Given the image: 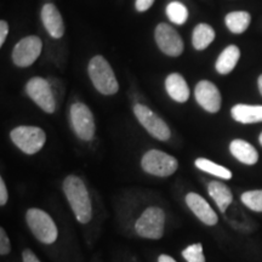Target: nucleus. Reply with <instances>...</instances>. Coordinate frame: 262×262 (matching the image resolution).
Instances as JSON below:
<instances>
[{"label":"nucleus","instance_id":"obj_1","mask_svg":"<svg viewBox=\"0 0 262 262\" xmlns=\"http://www.w3.org/2000/svg\"><path fill=\"white\" fill-rule=\"evenodd\" d=\"M63 192L70 203L75 219L80 224H88L93 219V204L83 180L75 175H70L64 179L62 185Z\"/></svg>","mask_w":262,"mask_h":262},{"label":"nucleus","instance_id":"obj_2","mask_svg":"<svg viewBox=\"0 0 262 262\" xmlns=\"http://www.w3.org/2000/svg\"><path fill=\"white\" fill-rule=\"evenodd\" d=\"M89 75L98 93L114 95L119 89L117 78L110 63L102 56H95L89 63Z\"/></svg>","mask_w":262,"mask_h":262},{"label":"nucleus","instance_id":"obj_3","mask_svg":"<svg viewBox=\"0 0 262 262\" xmlns=\"http://www.w3.org/2000/svg\"><path fill=\"white\" fill-rule=\"evenodd\" d=\"M26 221L32 233L39 242L44 244H52L56 242L58 231L51 216L40 209H29L26 214Z\"/></svg>","mask_w":262,"mask_h":262},{"label":"nucleus","instance_id":"obj_4","mask_svg":"<svg viewBox=\"0 0 262 262\" xmlns=\"http://www.w3.org/2000/svg\"><path fill=\"white\" fill-rule=\"evenodd\" d=\"M165 212L158 206H149L141 214L135 224L136 233L142 238L160 239L164 235Z\"/></svg>","mask_w":262,"mask_h":262},{"label":"nucleus","instance_id":"obj_5","mask_svg":"<svg viewBox=\"0 0 262 262\" xmlns=\"http://www.w3.org/2000/svg\"><path fill=\"white\" fill-rule=\"evenodd\" d=\"M12 142L26 155H35L45 145L47 135L38 126H17L10 134Z\"/></svg>","mask_w":262,"mask_h":262},{"label":"nucleus","instance_id":"obj_6","mask_svg":"<svg viewBox=\"0 0 262 262\" xmlns=\"http://www.w3.org/2000/svg\"><path fill=\"white\" fill-rule=\"evenodd\" d=\"M141 166L147 173L159 176V178H168L172 175L179 168L178 159L173 158L168 153L158 149H150L142 157Z\"/></svg>","mask_w":262,"mask_h":262},{"label":"nucleus","instance_id":"obj_7","mask_svg":"<svg viewBox=\"0 0 262 262\" xmlns=\"http://www.w3.org/2000/svg\"><path fill=\"white\" fill-rule=\"evenodd\" d=\"M71 123L75 135L84 141H90L95 136V120L86 104L77 102L71 107Z\"/></svg>","mask_w":262,"mask_h":262},{"label":"nucleus","instance_id":"obj_8","mask_svg":"<svg viewBox=\"0 0 262 262\" xmlns=\"http://www.w3.org/2000/svg\"><path fill=\"white\" fill-rule=\"evenodd\" d=\"M134 113H135L141 125L145 127L150 135L156 137L157 140L166 141L170 139L171 133H170L168 124L164 122L162 118L157 116L152 110H149L148 107L140 103L136 104L134 107Z\"/></svg>","mask_w":262,"mask_h":262},{"label":"nucleus","instance_id":"obj_9","mask_svg":"<svg viewBox=\"0 0 262 262\" xmlns=\"http://www.w3.org/2000/svg\"><path fill=\"white\" fill-rule=\"evenodd\" d=\"M26 91L28 96L41 108L44 112L54 113L56 110L55 96L49 81L44 78H32L26 85Z\"/></svg>","mask_w":262,"mask_h":262},{"label":"nucleus","instance_id":"obj_10","mask_svg":"<svg viewBox=\"0 0 262 262\" xmlns=\"http://www.w3.org/2000/svg\"><path fill=\"white\" fill-rule=\"evenodd\" d=\"M42 49L41 39L35 35H29L21 39L15 45L12 51V61L18 67H29L34 63Z\"/></svg>","mask_w":262,"mask_h":262},{"label":"nucleus","instance_id":"obj_11","mask_svg":"<svg viewBox=\"0 0 262 262\" xmlns=\"http://www.w3.org/2000/svg\"><path fill=\"white\" fill-rule=\"evenodd\" d=\"M156 41L164 54L178 57L183 52V41L180 34L166 24H159L156 28Z\"/></svg>","mask_w":262,"mask_h":262},{"label":"nucleus","instance_id":"obj_12","mask_svg":"<svg viewBox=\"0 0 262 262\" xmlns=\"http://www.w3.org/2000/svg\"><path fill=\"white\" fill-rule=\"evenodd\" d=\"M195 100L209 113H217L221 108V94L217 86L209 80H202L195 86Z\"/></svg>","mask_w":262,"mask_h":262},{"label":"nucleus","instance_id":"obj_13","mask_svg":"<svg viewBox=\"0 0 262 262\" xmlns=\"http://www.w3.org/2000/svg\"><path fill=\"white\" fill-rule=\"evenodd\" d=\"M186 204L191 209L193 214L201 220L203 224L208 226H215L217 224L219 217L216 212L212 210V208L209 205V203L203 198L202 195L196 193H188L186 195Z\"/></svg>","mask_w":262,"mask_h":262},{"label":"nucleus","instance_id":"obj_14","mask_svg":"<svg viewBox=\"0 0 262 262\" xmlns=\"http://www.w3.org/2000/svg\"><path fill=\"white\" fill-rule=\"evenodd\" d=\"M41 21L52 38L60 39L64 34L63 19L54 4H45L41 9Z\"/></svg>","mask_w":262,"mask_h":262},{"label":"nucleus","instance_id":"obj_15","mask_svg":"<svg viewBox=\"0 0 262 262\" xmlns=\"http://www.w3.org/2000/svg\"><path fill=\"white\" fill-rule=\"evenodd\" d=\"M229 150L235 159L245 165H254L258 160V153L255 147L244 140H233L229 145Z\"/></svg>","mask_w":262,"mask_h":262},{"label":"nucleus","instance_id":"obj_16","mask_svg":"<svg viewBox=\"0 0 262 262\" xmlns=\"http://www.w3.org/2000/svg\"><path fill=\"white\" fill-rule=\"evenodd\" d=\"M165 89L169 96L176 102L183 103L189 98V88L183 77L179 73H172L168 75L165 80Z\"/></svg>","mask_w":262,"mask_h":262},{"label":"nucleus","instance_id":"obj_17","mask_svg":"<svg viewBox=\"0 0 262 262\" xmlns=\"http://www.w3.org/2000/svg\"><path fill=\"white\" fill-rule=\"evenodd\" d=\"M232 118L242 124H254L262 122V106L251 104H235L231 110Z\"/></svg>","mask_w":262,"mask_h":262},{"label":"nucleus","instance_id":"obj_18","mask_svg":"<svg viewBox=\"0 0 262 262\" xmlns=\"http://www.w3.org/2000/svg\"><path fill=\"white\" fill-rule=\"evenodd\" d=\"M208 193L214 199V202L219 206L221 212H225L227 210V208L231 205L232 201H233L232 191L229 189L228 186H226L222 182L211 181L208 185Z\"/></svg>","mask_w":262,"mask_h":262},{"label":"nucleus","instance_id":"obj_19","mask_svg":"<svg viewBox=\"0 0 262 262\" xmlns=\"http://www.w3.org/2000/svg\"><path fill=\"white\" fill-rule=\"evenodd\" d=\"M239 57H241V50L235 45H229L221 52L220 56L216 61V71L222 75L231 73L237 66Z\"/></svg>","mask_w":262,"mask_h":262},{"label":"nucleus","instance_id":"obj_20","mask_svg":"<svg viewBox=\"0 0 262 262\" xmlns=\"http://www.w3.org/2000/svg\"><path fill=\"white\" fill-rule=\"evenodd\" d=\"M215 39V31L211 26L201 24L198 25L193 31L192 42L193 47L196 50H204L214 41Z\"/></svg>","mask_w":262,"mask_h":262},{"label":"nucleus","instance_id":"obj_21","mask_svg":"<svg viewBox=\"0 0 262 262\" xmlns=\"http://www.w3.org/2000/svg\"><path fill=\"white\" fill-rule=\"evenodd\" d=\"M251 16L247 11H233L226 16V26L232 33L241 34L250 26Z\"/></svg>","mask_w":262,"mask_h":262},{"label":"nucleus","instance_id":"obj_22","mask_svg":"<svg viewBox=\"0 0 262 262\" xmlns=\"http://www.w3.org/2000/svg\"><path fill=\"white\" fill-rule=\"evenodd\" d=\"M195 166L202 171L210 173L212 176H217V178L224 179V180H231L232 179V172L229 171L225 166L219 165L211 160L205 159V158H198L195 160Z\"/></svg>","mask_w":262,"mask_h":262},{"label":"nucleus","instance_id":"obj_23","mask_svg":"<svg viewBox=\"0 0 262 262\" xmlns=\"http://www.w3.org/2000/svg\"><path fill=\"white\" fill-rule=\"evenodd\" d=\"M166 15L176 25H183L188 18V10L182 3L172 2L166 8Z\"/></svg>","mask_w":262,"mask_h":262},{"label":"nucleus","instance_id":"obj_24","mask_svg":"<svg viewBox=\"0 0 262 262\" xmlns=\"http://www.w3.org/2000/svg\"><path fill=\"white\" fill-rule=\"evenodd\" d=\"M241 199L243 204L253 211L262 212V189L244 192Z\"/></svg>","mask_w":262,"mask_h":262},{"label":"nucleus","instance_id":"obj_25","mask_svg":"<svg viewBox=\"0 0 262 262\" xmlns=\"http://www.w3.org/2000/svg\"><path fill=\"white\" fill-rule=\"evenodd\" d=\"M182 256L187 262H205V256L203 254V245L195 243L189 245L182 251Z\"/></svg>","mask_w":262,"mask_h":262},{"label":"nucleus","instance_id":"obj_26","mask_svg":"<svg viewBox=\"0 0 262 262\" xmlns=\"http://www.w3.org/2000/svg\"><path fill=\"white\" fill-rule=\"evenodd\" d=\"M11 251V243L4 228H0V254L8 255Z\"/></svg>","mask_w":262,"mask_h":262},{"label":"nucleus","instance_id":"obj_27","mask_svg":"<svg viewBox=\"0 0 262 262\" xmlns=\"http://www.w3.org/2000/svg\"><path fill=\"white\" fill-rule=\"evenodd\" d=\"M8 198H9V194H8V189H6L5 182L4 180L0 179V205L4 206L6 203H8Z\"/></svg>","mask_w":262,"mask_h":262},{"label":"nucleus","instance_id":"obj_28","mask_svg":"<svg viewBox=\"0 0 262 262\" xmlns=\"http://www.w3.org/2000/svg\"><path fill=\"white\" fill-rule=\"evenodd\" d=\"M153 3H155V0H136V10L140 12L147 11L153 5Z\"/></svg>","mask_w":262,"mask_h":262},{"label":"nucleus","instance_id":"obj_29","mask_svg":"<svg viewBox=\"0 0 262 262\" xmlns=\"http://www.w3.org/2000/svg\"><path fill=\"white\" fill-rule=\"evenodd\" d=\"M9 33V25L8 22H5L4 19L0 21V45H4L5 39L8 37Z\"/></svg>","mask_w":262,"mask_h":262},{"label":"nucleus","instance_id":"obj_30","mask_svg":"<svg viewBox=\"0 0 262 262\" xmlns=\"http://www.w3.org/2000/svg\"><path fill=\"white\" fill-rule=\"evenodd\" d=\"M22 260H24V262H40V260L29 249H25L24 250V253H22Z\"/></svg>","mask_w":262,"mask_h":262},{"label":"nucleus","instance_id":"obj_31","mask_svg":"<svg viewBox=\"0 0 262 262\" xmlns=\"http://www.w3.org/2000/svg\"><path fill=\"white\" fill-rule=\"evenodd\" d=\"M158 262H176V260L171 256H169V255L163 254L158 257Z\"/></svg>","mask_w":262,"mask_h":262},{"label":"nucleus","instance_id":"obj_32","mask_svg":"<svg viewBox=\"0 0 262 262\" xmlns=\"http://www.w3.org/2000/svg\"><path fill=\"white\" fill-rule=\"evenodd\" d=\"M257 85H258V90H260V94L262 95V74L260 75V77H258Z\"/></svg>","mask_w":262,"mask_h":262},{"label":"nucleus","instance_id":"obj_33","mask_svg":"<svg viewBox=\"0 0 262 262\" xmlns=\"http://www.w3.org/2000/svg\"><path fill=\"white\" fill-rule=\"evenodd\" d=\"M258 141H260V145L262 146V133L260 134V136H258Z\"/></svg>","mask_w":262,"mask_h":262}]
</instances>
